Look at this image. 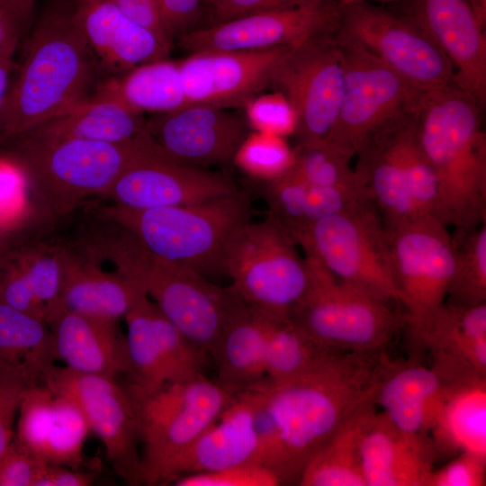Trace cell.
Returning a JSON list of instances; mask_svg holds the SVG:
<instances>
[{
  "label": "cell",
  "instance_id": "51",
  "mask_svg": "<svg viewBox=\"0 0 486 486\" xmlns=\"http://www.w3.org/2000/svg\"><path fill=\"white\" fill-rule=\"evenodd\" d=\"M130 19L150 31L167 48L172 47L157 0H108Z\"/></svg>",
  "mask_w": 486,
  "mask_h": 486
},
{
  "label": "cell",
  "instance_id": "7",
  "mask_svg": "<svg viewBox=\"0 0 486 486\" xmlns=\"http://www.w3.org/2000/svg\"><path fill=\"white\" fill-rule=\"evenodd\" d=\"M310 283L289 312L290 320L310 339L333 351L383 350L405 326V314L338 279L307 255Z\"/></svg>",
  "mask_w": 486,
  "mask_h": 486
},
{
  "label": "cell",
  "instance_id": "20",
  "mask_svg": "<svg viewBox=\"0 0 486 486\" xmlns=\"http://www.w3.org/2000/svg\"><path fill=\"white\" fill-rule=\"evenodd\" d=\"M289 48L190 53L178 61L187 104L243 105L269 86L274 68Z\"/></svg>",
  "mask_w": 486,
  "mask_h": 486
},
{
  "label": "cell",
  "instance_id": "39",
  "mask_svg": "<svg viewBox=\"0 0 486 486\" xmlns=\"http://www.w3.org/2000/svg\"><path fill=\"white\" fill-rule=\"evenodd\" d=\"M354 157L328 139L297 142L290 169L310 186H336L353 180Z\"/></svg>",
  "mask_w": 486,
  "mask_h": 486
},
{
  "label": "cell",
  "instance_id": "28",
  "mask_svg": "<svg viewBox=\"0 0 486 486\" xmlns=\"http://www.w3.org/2000/svg\"><path fill=\"white\" fill-rule=\"evenodd\" d=\"M230 292L224 325L210 356L217 368L216 382L236 394L266 380V328L260 313Z\"/></svg>",
  "mask_w": 486,
  "mask_h": 486
},
{
  "label": "cell",
  "instance_id": "47",
  "mask_svg": "<svg viewBox=\"0 0 486 486\" xmlns=\"http://www.w3.org/2000/svg\"><path fill=\"white\" fill-rule=\"evenodd\" d=\"M0 302L47 323L46 307L37 299L14 260L0 263Z\"/></svg>",
  "mask_w": 486,
  "mask_h": 486
},
{
  "label": "cell",
  "instance_id": "24",
  "mask_svg": "<svg viewBox=\"0 0 486 486\" xmlns=\"http://www.w3.org/2000/svg\"><path fill=\"white\" fill-rule=\"evenodd\" d=\"M443 368L447 385L429 434L432 450L486 458V374L458 359Z\"/></svg>",
  "mask_w": 486,
  "mask_h": 486
},
{
  "label": "cell",
  "instance_id": "49",
  "mask_svg": "<svg viewBox=\"0 0 486 486\" xmlns=\"http://www.w3.org/2000/svg\"><path fill=\"white\" fill-rule=\"evenodd\" d=\"M486 458L463 452L444 467L433 469L426 486H484Z\"/></svg>",
  "mask_w": 486,
  "mask_h": 486
},
{
  "label": "cell",
  "instance_id": "21",
  "mask_svg": "<svg viewBox=\"0 0 486 486\" xmlns=\"http://www.w3.org/2000/svg\"><path fill=\"white\" fill-rule=\"evenodd\" d=\"M89 431L84 413L71 399L53 392L42 382L25 391L14 438L45 463L79 469Z\"/></svg>",
  "mask_w": 486,
  "mask_h": 486
},
{
  "label": "cell",
  "instance_id": "17",
  "mask_svg": "<svg viewBox=\"0 0 486 486\" xmlns=\"http://www.w3.org/2000/svg\"><path fill=\"white\" fill-rule=\"evenodd\" d=\"M144 148L103 196L112 204L142 210L200 203L238 192L222 174L162 155L142 131Z\"/></svg>",
  "mask_w": 486,
  "mask_h": 486
},
{
  "label": "cell",
  "instance_id": "53",
  "mask_svg": "<svg viewBox=\"0 0 486 486\" xmlns=\"http://www.w3.org/2000/svg\"><path fill=\"white\" fill-rule=\"evenodd\" d=\"M27 23L8 0H0V58L13 59Z\"/></svg>",
  "mask_w": 486,
  "mask_h": 486
},
{
  "label": "cell",
  "instance_id": "9",
  "mask_svg": "<svg viewBox=\"0 0 486 486\" xmlns=\"http://www.w3.org/2000/svg\"><path fill=\"white\" fill-rule=\"evenodd\" d=\"M298 244L343 283L387 303H400L387 229L372 202L314 222Z\"/></svg>",
  "mask_w": 486,
  "mask_h": 486
},
{
  "label": "cell",
  "instance_id": "37",
  "mask_svg": "<svg viewBox=\"0 0 486 486\" xmlns=\"http://www.w3.org/2000/svg\"><path fill=\"white\" fill-rule=\"evenodd\" d=\"M453 275L446 302L464 307L486 302V222L455 230Z\"/></svg>",
  "mask_w": 486,
  "mask_h": 486
},
{
  "label": "cell",
  "instance_id": "14",
  "mask_svg": "<svg viewBox=\"0 0 486 486\" xmlns=\"http://www.w3.org/2000/svg\"><path fill=\"white\" fill-rule=\"evenodd\" d=\"M291 103L298 142L327 139L336 123L344 91V64L336 32L290 47L269 86Z\"/></svg>",
  "mask_w": 486,
  "mask_h": 486
},
{
  "label": "cell",
  "instance_id": "26",
  "mask_svg": "<svg viewBox=\"0 0 486 486\" xmlns=\"http://www.w3.org/2000/svg\"><path fill=\"white\" fill-rule=\"evenodd\" d=\"M446 384L445 373L435 362L428 367L392 360L379 383L375 402L400 431L433 452L429 434Z\"/></svg>",
  "mask_w": 486,
  "mask_h": 486
},
{
  "label": "cell",
  "instance_id": "59",
  "mask_svg": "<svg viewBox=\"0 0 486 486\" xmlns=\"http://www.w3.org/2000/svg\"><path fill=\"white\" fill-rule=\"evenodd\" d=\"M2 260H3V257L0 256V263H1Z\"/></svg>",
  "mask_w": 486,
  "mask_h": 486
},
{
  "label": "cell",
  "instance_id": "44",
  "mask_svg": "<svg viewBox=\"0 0 486 486\" xmlns=\"http://www.w3.org/2000/svg\"><path fill=\"white\" fill-rule=\"evenodd\" d=\"M37 380L23 364L0 361V456L14 436V421L22 396Z\"/></svg>",
  "mask_w": 486,
  "mask_h": 486
},
{
  "label": "cell",
  "instance_id": "4",
  "mask_svg": "<svg viewBox=\"0 0 486 486\" xmlns=\"http://www.w3.org/2000/svg\"><path fill=\"white\" fill-rule=\"evenodd\" d=\"M112 223L114 230L95 233L83 246L140 286L199 351L210 355L224 325L230 289L213 284L194 269L156 256L130 233Z\"/></svg>",
  "mask_w": 486,
  "mask_h": 486
},
{
  "label": "cell",
  "instance_id": "54",
  "mask_svg": "<svg viewBox=\"0 0 486 486\" xmlns=\"http://www.w3.org/2000/svg\"><path fill=\"white\" fill-rule=\"evenodd\" d=\"M95 476L94 472L48 464L36 486H87L93 483Z\"/></svg>",
  "mask_w": 486,
  "mask_h": 486
},
{
  "label": "cell",
  "instance_id": "12",
  "mask_svg": "<svg viewBox=\"0 0 486 486\" xmlns=\"http://www.w3.org/2000/svg\"><path fill=\"white\" fill-rule=\"evenodd\" d=\"M336 33L367 50L422 91L454 84L452 64L420 26L368 0L339 5Z\"/></svg>",
  "mask_w": 486,
  "mask_h": 486
},
{
  "label": "cell",
  "instance_id": "31",
  "mask_svg": "<svg viewBox=\"0 0 486 486\" xmlns=\"http://www.w3.org/2000/svg\"><path fill=\"white\" fill-rule=\"evenodd\" d=\"M393 125V124H392ZM368 140L356 153L355 169L386 227L422 214L417 208L392 148L391 127Z\"/></svg>",
  "mask_w": 486,
  "mask_h": 486
},
{
  "label": "cell",
  "instance_id": "6",
  "mask_svg": "<svg viewBox=\"0 0 486 486\" xmlns=\"http://www.w3.org/2000/svg\"><path fill=\"white\" fill-rule=\"evenodd\" d=\"M15 138L18 152L13 158L40 206L55 217L69 213L90 197H103L144 148L142 132L124 143Z\"/></svg>",
  "mask_w": 486,
  "mask_h": 486
},
{
  "label": "cell",
  "instance_id": "5",
  "mask_svg": "<svg viewBox=\"0 0 486 486\" xmlns=\"http://www.w3.org/2000/svg\"><path fill=\"white\" fill-rule=\"evenodd\" d=\"M101 214L156 256L206 277L224 274L227 248L235 233L250 221L252 207L249 194L238 191L183 206L135 210L111 204Z\"/></svg>",
  "mask_w": 486,
  "mask_h": 486
},
{
  "label": "cell",
  "instance_id": "46",
  "mask_svg": "<svg viewBox=\"0 0 486 486\" xmlns=\"http://www.w3.org/2000/svg\"><path fill=\"white\" fill-rule=\"evenodd\" d=\"M47 465L14 436L0 456V486H36Z\"/></svg>",
  "mask_w": 486,
  "mask_h": 486
},
{
  "label": "cell",
  "instance_id": "58",
  "mask_svg": "<svg viewBox=\"0 0 486 486\" xmlns=\"http://www.w3.org/2000/svg\"><path fill=\"white\" fill-rule=\"evenodd\" d=\"M5 230V229L0 224V235L2 234V232H4Z\"/></svg>",
  "mask_w": 486,
  "mask_h": 486
},
{
  "label": "cell",
  "instance_id": "35",
  "mask_svg": "<svg viewBox=\"0 0 486 486\" xmlns=\"http://www.w3.org/2000/svg\"><path fill=\"white\" fill-rule=\"evenodd\" d=\"M256 310L266 328L265 374L268 382H281L295 378L333 352L314 343L288 316Z\"/></svg>",
  "mask_w": 486,
  "mask_h": 486
},
{
  "label": "cell",
  "instance_id": "40",
  "mask_svg": "<svg viewBox=\"0 0 486 486\" xmlns=\"http://www.w3.org/2000/svg\"><path fill=\"white\" fill-rule=\"evenodd\" d=\"M264 194L268 217L298 244L307 231L309 185L290 168L283 175L265 182Z\"/></svg>",
  "mask_w": 486,
  "mask_h": 486
},
{
  "label": "cell",
  "instance_id": "10",
  "mask_svg": "<svg viewBox=\"0 0 486 486\" xmlns=\"http://www.w3.org/2000/svg\"><path fill=\"white\" fill-rule=\"evenodd\" d=\"M295 245L269 218L248 221L235 233L226 251L229 288L252 308L288 316L310 283L307 263Z\"/></svg>",
  "mask_w": 486,
  "mask_h": 486
},
{
  "label": "cell",
  "instance_id": "56",
  "mask_svg": "<svg viewBox=\"0 0 486 486\" xmlns=\"http://www.w3.org/2000/svg\"><path fill=\"white\" fill-rule=\"evenodd\" d=\"M28 22L32 13L34 0H8Z\"/></svg>",
  "mask_w": 486,
  "mask_h": 486
},
{
  "label": "cell",
  "instance_id": "27",
  "mask_svg": "<svg viewBox=\"0 0 486 486\" xmlns=\"http://www.w3.org/2000/svg\"><path fill=\"white\" fill-rule=\"evenodd\" d=\"M61 248L64 275L59 311L118 320L147 296L136 284L115 270L103 268L97 258L83 249L76 253Z\"/></svg>",
  "mask_w": 486,
  "mask_h": 486
},
{
  "label": "cell",
  "instance_id": "52",
  "mask_svg": "<svg viewBox=\"0 0 486 486\" xmlns=\"http://www.w3.org/2000/svg\"><path fill=\"white\" fill-rule=\"evenodd\" d=\"M312 0H217L212 4V21L220 22L234 17L271 9L302 4Z\"/></svg>",
  "mask_w": 486,
  "mask_h": 486
},
{
  "label": "cell",
  "instance_id": "23",
  "mask_svg": "<svg viewBox=\"0 0 486 486\" xmlns=\"http://www.w3.org/2000/svg\"><path fill=\"white\" fill-rule=\"evenodd\" d=\"M254 406V389L234 394L216 420L171 464L163 485L191 473L261 463Z\"/></svg>",
  "mask_w": 486,
  "mask_h": 486
},
{
  "label": "cell",
  "instance_id": "8",
  "mask_svg": "<svg viewBox=\"0 0 486 486\" xmlns=\"http://www.w3.org/2000/svg\"><path fill=\"white\" fill-rule=\"evenodd\" d=\"M130 392L137 406L142 445L140 484L145 485H163L171 464L216 420L234 395L202 374L150 394Z\"/></svg>",
  "mask_w": 486,
  "mask_h": 486
},
{
  "label": "cell",
  "instance_id": "29",
  "mask_svg": "<svg viewBox=\"0 0 486 486\" xmlns=\"http://www.w3.org/2000/svg\"><path fill=\"white\" fill-rule=\"evenodd\" d=\"M433 452L400 431L382 411L376 412L361 441L366 486H426Z\"/></svg>",
  "mask_w": 486,
  "mask_h": 486
},
{
  "label": "cell",
  "instance_id": "42",
  "mask_svg": "<svg viewBox=\"0 0 486 486\" xmlns=\"http://www.w3.org/2000/svg\"><path fill=\"white\" fill-rule=\"evenodd\" d=\"M233 161L249 176L266 182L291 167L292 148L284 137L254 131L241 142Z\"/></svg>",
  "mask_w": 486,
  "mask_h": 486
},
{
  "label": "cell",
  "instance_id": "1",
  "mask_svg": "<svg viewBox=\"0 0 486 486\" xmlns=\"http://www.w3.org/2000/svg\"><path fill=\"white\" fill-rule=\"evenodd\" d=\"M391 361L383 350L333 351L295 378L263 382L276 428L268 467L282 484H299L317 450L356 411L375 400Z\"/></svg>",
  "mask_w": 486,
  "mask_h": 486
},
{
  "label": "cell",
  "instance_id": "55",
  "mask_svg": "<svg viewBox=\"0 0 486 486\" xmlns=\"http://www.w3.org/2000/svg\"><path fill=\"white\" fill-rule=\"evenodd\" d=\"M13 68V59L0 58V112L8 93L9 78Z\"/></svg>",
  "mask_w": 486,
  "mask_h": 486
},
{
  "label": "cell",
  "instance_id": "25",
  "mask_svg": "<svg viewBox=\"0 0 486 486\" xmlns=\"http://www.w3.org/2000/svg\"><path fill=\"white\" fill-rule=\"evenodd\" d=\"M48 325L55 360L66 367L114 379L129 376L126 337L117 320L60 310Z\"/></svg>",
  "mask_w": 486,
  "mask_h": 486
},
{
  "label": "cell",
  "instance_id": "11",
  "mask_svg": "<svg viewBox=\"0 0 486 486\" xmlns=\"http://www.w3.org/2000/svg\"><path fill=\"white\" fill-rule=\"evenodd\" d=\"M344 64V91L327 138L356 157L374 136L413 113L422 91L352 40L336 33Z\"/></svg>",
  "mask_w": 486,
  "mask_h": 486
},
{
  "label": "cell",
  "instance_id": "19",
  "mask_svg": "<svg viewBox=\"0 0 486 486\" xmlns=\"http://www.w3.org/2000/svg\"><path fill=\"white\" fill-rule=\"evenodd\" d=\"M248 123L226 108L190 104L146 121L144 132L164 156L201 166L228 163L247 137Z\"/></svg>",
  "mask_w": 486,
  "mask_h": 486
},
{
  "label": "cell",
  "instance_id": "36",
  "mask_svg": "<svg viewBox=\"0 0 486 486\" xmlns=\"http://www.w3.org/2000/svg\"><path fill=\"white\" fill-rule=\"evenodd\" d=\"M0 361L23 364L41 382L55 361L49 325L0 302Z\"/></svg>",
  "mask_w": 486,
  "mask_h": 486
},
{
  "label": "cell",
  "instance_id": "38",
  "mask_svg": "<svg viewBox=\"0 0 486 486\" xmlns=\"http://www.w3.org/2000/svg\"><path fill=\"white\" fill-rule=\"evenodd\" d=\"M390 133L393 151L417 208L422 214L439 220L437 183L417 140L416 112L393 124Z\"/></svg>",
  "mask_w": 486,
  "mask_h": 486
},
{
  "label": "cell",
  "instance_id": "2",
  "mask_svg": "<svg viewBox=\"0 0 486 486\" xmlns=\"http://www.w3.org/2000/svg\"><path fill=\"white\" fill-rule=\"evenodd\" d=\"M483 107L454 84L425 91L416 136L438 188L439 220L455 230L486 222Z\"/></svg>",
  "mask_w": 486,
  "mask_h": 486
},
{
  "label": "cell",
  "instance_id": "50",
  "mask_svg": "<svg viewBox=\"0 0 486 486\" xmlns=\"http://www.w3.org/2000/svg\"><path fill=\"white\" fill-rule=\"evenodd\" d=\"M165 28L170 38L193 30L198 21L202 0H157Z\"/></svg>",
  "mask_w": 486,
  "mask_h": 486
},
{
  "label": "cell",
  "instance_id": "41",
  "mask_svg": "<svg viewBox=\"0 0 486 486\" xmlns=\"http://www.w3.org/2000/svg\"><path fill=\"white\" fill-rule=\"evenodd\" d=\"M14 260L37 299L46 307L48 324L59 311L64 275L61 247L39 245L17 255Z\"/></svg>",
  "mask_w": 486,
  "mask_h": 486
},
{
  "label": "cell",
  "instance_id": "43",
  "mask_svg": "<svg viewBox=\"0 0 486 486\" xmlns=\"http://www.w3.org/2000/svg\"><path fill=\"white\" fill-rule=\"evenodd\" d=\"M246 122L254 131L285 137L294 134L297 117L288 99L280 92L257 94L244 104Z\"/></svg>",
  "mask_w": 486,
  "mask_h": 486
},
{
  "label": "cell",
  "instance_id": "3",
  "mask_svg": "<svg viewBox=\"0 0 486 486\" xmlns=\"http://www.w3.org/2000/svg\"><path fill=\"white\" fill-rule=\"evenodd\" d=\"M98 64L74 19V7H49L0 112V141L14 139L88 96Z\"/></svg>",
  "mask_w": 486,
  "mask_h": 486
},
{
  "label": "cell",
  "instance_id": "33",
  "mask_svg": "<svg viewBox=\"0 0 486 486\" xmlns=\"http://www.w3.org/2000/svg\"><path fill=\"white\" fill-rule=\"evenodd\" d=\"M413 333L432 354L463 360L486 374V302L464 307L445 302Z\"/></svg>",
  "mask_w": 486,
  "mask_h": 486
},
{
  "label": "cell",
  "instance_id": "15",
  "mask_svg": "<svg viewBox=\"0 0 486 486\" xmlns=\"http://www.w3.org/2000/svg\"><path fill=\"white\" fill-rule=\"evenodd\" d=\"M41 382L74 400L90 431L103 442L112 469L129 485L140 484V445L135 400L117 379L52 364Z\"/></svg>",
  "mask_w": 486,
  "mask_h": 486
},
{
  "label": "cell",
  "instance_id": "34",
  "mask_svg": "<svg viewBox=\"0 0 486 486\" xmlns=\"http://www.w3.org/2000/svg\"><path fill=\"white\" fill-rule=\"evenodd\" d=\"M99 87L142 114L169 112L187 104L179 63L167 58L140 65Z\"/></svg>",
  "mask_w": 486,
  "mask_h": 486
},
{
  "label": "cell",
  "instance_id": "32",
  "mask_svg": "<svg viewBox=\"0 0 486 486\" xmlns=\"http://www.w3.org/2000/svg\"><path fill=\"white\" fill-rule=\"evenodd\" d=\"M376 406L375 400L366 403L340 426L308 461L299 485L366 486L361 441Z\"/></svg>",
  "mask_w": 486,
  "mask_h": 486
},
{
  "label": "cell",
  "instance_id": "30",
  "mask_svg": "<svg viewBox=\"0 0 486 486\" xmlns=\"http://www.w3.org/2000/svg\"><path fill=\"white\" fill-rule=\"evenodd\" d=\"M145 123L142 113L98 86L94 94L21 135L41 140L73 138L124 143L135 140Z\"/></svg>",
  "mask_w": 486,
  "mask_h": 486
},
{
  "label": "cell",
  "instance_id": "18",
  "mask_svg": "<svg viewBox=\"0 0 486 486\" xmlns=\"http://www.w3.org/2000/svg\"><path fill=\"white\" fill-rule=\"evenodd\" d=\"M393 10L420 26L454 69V84L486 104V0H405Z\"/></svg>",
  "mask_w": 486,
  "mask_h": 486
},
{
  "label": "cell",
  "instance_id": "22",
  "mask_svg": "<svg viewBox=\"0 0 486 486\" xmlns=\"http://www.w3.org/2000/svg\"><path fill=\"white\" fill-rule=\"evenodd\" d=\"M74 19L98 67L125 73L166 58L170 49L108 0H74Z\"/></svg>",
  "mask_w": 486,
  "mask_h": 486
},
{
  "label": "cell",
  "instance_id": "48",
  "mask_svg": "<svg viewBox=\"0 0 486 486\" xmlns=\"http://www.w3.org/2000/svg\"><path fill=\"white\" fill-rule=\"evenodd\" d=\"M29 189L24 171L13 158H0V224L7 229L24 212Z\"/></svg>",
  "mask_w": 486,
  "mask_h": 486
},
{
  "label": "cell",
  "instance_id": "57",
  "mask_svg": "<svg viewBox=\"0 0 486 486\" xmlns=\"http://www.w3.org/2000/svg\"><path fill=\"white\" fill-rule=\"evenodd\" d=\"M203 3H209L211 4H212L213 3H215L217 0H202Z\"/></svg>",
  "mask_w": 486,
  "mask_h": 486
},
{
  "label": "cell",
  "instance_id": "45",
  "mask_svg": "<svg viewBox=\"0 0 486 486\" xmlns=\"http://www.w3.org/2000/svg\"><path fill=\"white\" fill-rule=\"evenodd\" d=\"M176 486H276L281 485L277 474L258 462H248L216 471L184 475L173 483Z\"/></svg>",
  "mask_w": 486,
  "mask_h": 486
},
{
  "label": "cell",
  "instance_id": "16",
  "mask_svg": "<svg viewBox=\"0 0 486 486\" xmlns=\"http://www.w3.org/2000/svg\"><path fill=\"white\" fill-rule=\"evenodd\" d=\"M338 17L339 0H312L209 23L177 40L180 47L190 53L292 47L336 32Z\"/></svg>",
  "mask_w": 486,
  "mask_h": 486
},
{
  "label": "cell",
  "instance_id": "13",
  "mask_svg": "<svg viewBox=\"0 0 486 486\" xmlns=\"http://www.w3.org/2000/svg\"><path fill=\"white\" fill-rule=\"evenodd\" d=\"M447 227L431 215L386 227L394 280L412 332L446 302L454 265Z\"/></svg>",
  "mask_w": 486,
  "mask_h": 486
}]
</instances>
